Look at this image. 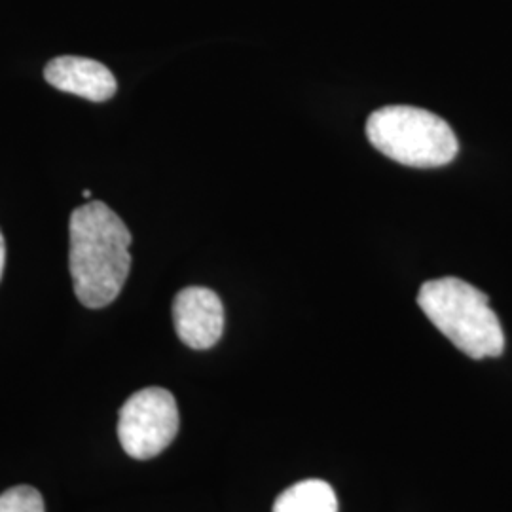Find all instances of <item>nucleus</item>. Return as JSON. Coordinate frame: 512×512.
<instances>
[{
    "label": "nucleus",
    "mask_w": 512,
    "mask_h": 512,
    "mask_svg": "<svg viewBox=\"0 0 512 512\" xmlns=\"http://www.w3.org/2000/svg\"><path fill=\"white\" fill-rule=\"evenodd\" d=\"M425 317L471 359L499 357L505 349L503 327L488 296L458 277L425 281L418 293Z\"/></svg>",
    "instance_id": "obj_2"
},
{
    "label": "nucleus",
    "mask_w": 512,
    "mask_h": 512,
    "mask_svg": "<svg viewBox=\"0 0 512 512\" xmlns=\"http://www.w3.org/2000/svg\"><path fill=\"white\" fill-rule=\"evenodd\" d=\"M4 262H6V245H4V238L0 232V279H2V272H4Z\"/></svg>",
    "instance_id": "obj_9"
},
{
    "label": "nucleus",
    "mask_w": 512,
    "mask_h": 512,
    "mask_svg": "<svg viewBox=\"0 0 512 512\" xmlns=\"http://www.w3.org/2000/svg\"><path fill=\"white\" fill-rule=\"evenodd\" d=\"M173 323L184 346L211 349L224 332V306L219 294L205 287H186L173 300Z\"/></svg>",
    "instance_id": "obj_5"
},
{
    "label": "nucleus",
    "mask_w": 512,
    "mask_h": 512,
    "mask_svg": "<svg viewBox=\"0 0 512 512\" xmlns=\"http://www.w3.org/2000/svg\"><path fill=\"white\" fill-rule=\"evenodd\" d=\"M179 427L175 397L164 387H145L120 408L118 439L129 458L147 461L169 448Z\"/></svg>",
    "instance_id": "obj_4"
},
{
    "label": "nucleus",
    "mask_w": 512,
    "mask_h": 512,
    "mask_svg": "<svg viewBox=\"0 0 512 512\" xmlns=\"http://www.w3.org/2000/svg\"><path fill=\"white\" fill-rule=\"evenodd\" d=\"M366 137L393 162L420 169L450 164L459 152L458 137L446 120L408 105L374 110L366 122Z\"/></svg>",
    "instance_id": "obj_3"
},
{
    "label": "nucleus",
    "mask_w": 512,
    "mask_h": 512,
    "mask_svg": "<svg viewBox=\"0 0 512 512\" xmlns=\"http://www.w3.org/2000/svg\"><path fill=\"white\" fill-rule=\"evenodd\" d=\"M44 78L55 90L73 93L93 103L109 101L118 90L116 78L109 67L78 55H61L52 59L44 69Z\"/></svg>",
    "instance_id": "obj_6"
},
{
    "label": "nucleus",
    "mask_w": 512,
    "mask_h": 512,
    "mask_svg": "<svg viewBox=\"0 0 512 512\" xmlns=\"http://www.w3.org/2000/svg\"><path fill=\"white\" fill-rule=\"evenodd\" d=\"M0 512H46L44 497L33 486H14L0 494Z\"/></svg>",
    "instance_id": "obj_8"
},
{
    "label": "nucleus",
    "mask_w": 512,
    "mask_h": 512,
    "mask_svg": "<svg viewBox=\"0 0 512 512\" xmlns=\"http://www.w3.org/2000/svg\"><path fill=\"white\" fill-rule=\"evenodd\" d=\"M82 198H86V200L92 198V190H84V192H82Z\"/></svg>",
    "instance_id": "obj_10"
},
{
    "label": "nucleus",
    "mask_w": 512,
    "mask_h": 512,
    "mask_svg": "<svg viewBox=\"0 0 512 512\" xmlns=\"http://www.w3.org/2000/svg\"><path fill=\"white\" fill-rule=\"evenodd\" d=\"M272 512H338V497L329 482L310 478L279 495Z\"/></svg>",
    "instance_id": "obj_7"
},
{
    "label": "nucleus",
    "mask_w": 512,
    "mask_h": 512,
    "mask_svg": "<svg viewBox=\"0 0 512 512\" xmlns=\"http://www.w3.org/2000/svg\"><path fill=\"white\" fill-rule=\"evenodd\" d=\"M69 268L82 306L99 310L122 293L131 270V232L109 205L90 202L71 215Z\"/></svg>",
    "instance_id": "obj_1"
}]
</instances>
